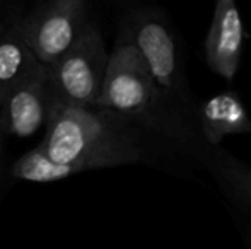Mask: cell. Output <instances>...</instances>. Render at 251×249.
Wrapping results in <instances>:
<instances>
[{"label": "cell", "mask_w": 251, "mask_h": 249, "mask_svg": "<svg viewBox=\"0 0 251 249\" xmlns=\"http://www.w3.org/2000/svg\"><path fill=\"white\" fill-rule=\"evenodd\" d=\"M133 121L98 106L53 104L40 149L60 164L87 169L118 167L142 159Z\"/></svg>", "instance_id": "obj_1"}, {"label": "cell", "mask_w": 251, "mask_h": 249, "mask_svg": "<svg viewBox=\"0 0 251 249\" xmlns=\"http://www.w3.org/2000/svg\"><path fill=\"white\" fill-rule=\"evenodd\" d=\"M96 106L175 138L186 135L185 125L164 101L140 51L126 36L108 57Z\"/></svg>", "instance_id": "obj_2"}, {"label": "cell", "mask_w": 251, "mask_h": 249, "mask_svg": "<svg viewBox=\"0 0 251 249\" xmlns=\"http://www.w3.org/2000/svg\"><path fill=\"white\" fill-rule=\"evenodd\" d=\"M125 36L140 51L166 103L173 110L190 108L192 97L178 45L164 17L152 10H140L132 16Z\"/></svg>", "instance_id": "obj_3"}, {"label": "cell", "mask_w": 251, "mask_h": 249, "mask_svg": "<svg viewBox=\"0 0 251 249\" xmlns=\"http://www.w3.org/2000/svg\"><path fill=\"white\" fill-rule=\"evenodd\" d=\"M108 57L100 29L89 23L77 43L47 67L53 104L96 106Z\"/></svg>", "instance_id": "obj_4"}, {"label": "cell", "mask_w": 251, "mask_h": 249, "mask_svg": "<svg viewBox=\"0 0 251 249\" xmlns=\"http://www.w3.org/2000/svg\"><path fill=\"white\" fill-rule=\"evenodd\" d=\"M87 26L86 0H48L16 29L36 60L48 67L77 43Z\"/></svg>", "instance_id": "obj_5"}, {"label": "cell", "mask_w": 251, "mask_h": 249, "mask_svg": "<svg viewBox=\"0 0 251 249\" xmlns=\"http://www.w3.org/2000/svg\"><path fill=\"white\" fill-rule=\"evenodd\" d=\"M53 96L47 67L38 63L0 104V128L3 135L27 138L48 121Z\"/></svg>", "instance_id": "obj_6"}, {"label": "cell", "mask_w": 251, "mask_h": 249, "mask_svg": "<svg viewBox=\"0 0 251 249\" xmlns=\"http://www.w3.org/2000/svg\"><path fill=\"white\" fill-rule=\"evenodd\" d=\"M245 26L236 0H215L214 17L205 38V57L212 72L227 82L241 63Z\"/></svg>", "instance_id": "obj_7"}, {"label": "cell", "mask_w": 251, "mask_h": 249, "mask_svg": "<svg viewBox=\"0 0 251 249\" xmlns=\"http://www.w3.org/2000/svg\"><path fill=\"white\" fill-rule=\"evenodd\" d=\"M199 120L205 140L217 147L224 136L251 133V120L241 96L224 91L208 97L199 110Z\"/></svg>", "instance_id": "obj_8"}, {"label": "cell", "mask_w": 251, "mask_h": 249, "mask_svg": "<svg viewBox=\"0 0 251 249\" xmlns=\"http://www.w3.org/2000/svg\"><path fill=\"white\" fill-rule=\"evenodd\" d=\"M38 63L40 62L16 27H0V104Z\"/></svg>", "instance_id": "obj_9"}, {"label": "cell", "mask_w": 251, "mask_h": 249, "mask_svg": "<svg viewBox=\"0 0 251 249\" xmlns=\"http://www.w3.org/2000/svg\"><path fill=\"white\" fill-rule=\"evenodd\" d=\"M207 167L224 193L251 215V166L226 150H214Z\"/></svg>", "instance_id": "obj_10"}, {"label": "cell", "mask_w": 251, "mask_h": 249, "mask_svg": "<svg viewBox=\"0 0 251 249\" xmlns=\"http://www.w3.org/2000/svg\"><path fill=\"white\" fill-rule=\"evenodd\" d=\"M77 169L69 164H60L48 157L40 147H34L26 152L16 164L12 166V174L19 181H29V183H51V181H62L65 178L75 174Z\"/></svg>", "instance_id": "obj_11"}, {"label": "cell", "mask_w": 251, "mask_h": 249, "mask_svg": "<svg viewBox=\"0 0 251 249\" xmlns=\"http://www.w3.org/2000/svg\"><path fill=\"white\" fill-rule=\"evenodd\" d=\"M2 138H3V132L0 128V159H2Z\"/></svg>", "instance_id": "obj_12"}]
</instances>
